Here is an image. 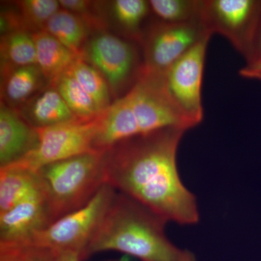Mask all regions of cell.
<instances>
[{"instance_id": "obj_17", "label": "cell", "mask_w": 261, "mask_h": 261, "mask_svg": "<svg viewBox=\"0 0 261 261\" xmlns=\"http://www.w3.org/2000/svg\"><path fill=\"white\" fill-rule=\"evenodd\" d=\"M1 69L37 65L36 47L32 32L18 30L1 38Z\"/></svg>"}, {"instance_id": "obj_5", "label": "cell", "mask_w": 261, "mask_h": 261, "mask_svg": "<svg viewBox=\"0 0 261 261\" xmlns=\"http://www.w3.org/2000/svg\"><path fill=\"white\" fill-rule=\"evenodd\" d=\"M116 192L106 184L87 205L36 233L25 247H43L54 251L73 250L81 255L102 222Z\"/></svg>"}, {"instance_id": "obj_27", "label": "cell", "mask_w": 261, "mask_h": 261, "mask_svg": "<svg viewBox=\"0 0 261 261\" xmlns=\"http://www.w3.org/2000/svg\"><path fill=\"white\" fill-rule=\"evenodd\" d=\"M53 261H82L80 252L73 250H63L56 251Z\"/></svg>"}, {"instance_id": "obj_1", "label": "cell", "mask_w": 261, "mask_h": 261, "mask_svg": "<svg viewBox=\"0 0 261 261\" xmlns=\"http://www.w3.org/2000/svg\"><path fill=\"white\" fill-rule=\"evenodd\" d=\"M186 130L167 128L122 141L105 151L106 184L167 222L200 219L195 195L181 181L177 152Z\"/></svg>"}, {"instance_id": "obj_26", "label": "cell", "mask_w": 261, "mask_h": 261, "mask_svg": "<svg viewBox=\"0 0 261 261\" xmlns=\"http://www.w3.org/2000/svg\"><path fill=\"white\" fill-rule=\"evenodd\" d=\"M261 58V12L258 23H257L256 34H255V41H254L253 48L251 58L247 63H252Z\"/></svg>"}, {"instance_id": "obj_28", "label": "cell", "mask_w": 261, "mask_h": 261, "mask_svg": "<svg viewBox=\"0 0 261 261\" xmlns=\"http://www.w3.org/2000/svg\"><path fill=\"white\" fill-rule=\"evenodd\" d=\"M106 261H126L123 260V259H121V260H108ZM182 261H196L195 257L194 256L193 254L191 253V252H187L186 256H185V258L183 259Z\"/></svg>"}, {"instance_id": "obj_15", "label": "cell", "mask_w": 261, "mask_h": 261, "mask_svg": "<svg viewBox=\"0 0 261 261\" xmlns=\"http://www.w3.org/2000/svg\"><path fill=\"white\" fill-rule=\"evenodd\" d=\"M37 65L49 84L80 58L45 31L32 33Z\"/></svg>"}, {"instance_id": "obj_9", "label": "cell", "mask_w": 261, "mask_h": 261, "mask_svg": "<svg viewBox=\"0 0 261 261\" xmlns=\"http://www.w3.org/2000/svg\"><path fill=\"white\" fill-rule=\"evenodd\" d=\"M210 39L207 37L197 43L163 75L170 97L195 126L203 119L202 80Z\"/></svg>"}, {"instance_id": "obj_14", "label": "cell", "mask_w": 261, "mask_h": 261, "mask_svg": "<svg viewBox=\"0 0 261 261\" xmlns=\"http://www.w3.org/2000/svg\"><path fill=\"white\" fill-rule=\"evenodd\" d=\"M49 84L37 65L18 67L2 72L3 102L18 109Z\"/></svg>"}, {"instance_id": "obj_24", "label": "cell", "mask_w": 261, "mask_h": 261, "mask_svg": "<svg viewBox=\"0 0 261 261\" xmlns=\"http://www.w3.org/2000/svg\"><path fill=\"white\" fill-rule=\"evenodd\" d=\"M24 246L0 244V261H20Z\"/></svg>"}, {"instance_id": "obj_25", "label": "cell", "mask_w": 261, "mask_h": 261, "mask_svg": "<svg viewBox=\"0 0 261 261\" xmlns=\"http://www.w3.org/2000/svg\"><path fill=\"white\" fill-rule=\"evenodd\" d=\"M239 74L248 80L261 81V58L252 63H247L240 70Z\"/></svg>"}, {"instance_id": "obj_20", "label": "cell", "mask_w": 261, "mask_h": 261, "mask_svg": "<svg viewBox=\"0 0 261 261\" xmlns=\"http://www.w3.org/2000/svg\"><path fill=\"white\" fill-rule=\"evenodd\" d=\"M103 111L111 106L112 93L108 82L94 66L81 57L66 70Z\"/></svg>"}, {"instance_id": "obj_12", "label": "cell", "mask_w": 261, "mask_h": 261, "mask_svg": "<svg viewBox=\"0 0 261 261\" xmlns=\"http://www.w3.org/2000/svg\"><path fill=\"white\" fill-rule=\"evenodd\" d=\"M15 110L36 128H47L79 119L50 84Z\"/></svg>"}, {"instance_id": "obj_19", "label": "cell", "mask_w": 261, "mask_h": 261, "mask_svg": "<svg viewBox=\"0 0 261 261\" xmlns=\"http://www.w3.org/2000/svg\"><path fill=\"white\" fill-rule=\"evenodd\" d=\"M50 84L58 90L72 113L80 120L95 119L102 112L76 80L65 71Z\"/></svg>"}, {"instance_id": "obj_11", "label": "cell", "mask_w": 261, "mask_h": 261, "mask_svg": "<svg viewBox=\"0 0 261 261\" xmlns=\"http://www.w3.org/2000/svg\"><path fill=\"white\" fill-rule=\"evenodd\" d=\"M37 128L29 124L14 108L1 102L0 168L18 163L35 147Z\"/></svg>"}, {"instance_id": "obj_16", "label": "cell", "mask_w": 261, "mask_h": 261, "mask_svg": "<svg viewBox=\"0 0 261 261\" xmlns=\"http://www.w3.org/2000/svg\"><path fill=\"white\" fill-rule=\"evenodd\" d=\"M89 27L82 17L61 8L48 20L44 31L81 57L89 39Z\"/></svg>"}, {"instance_id": "obj_3", "label": "cell", "mask_w": 261, "mask_h": 261, "mask_svg": "<svg viewBox=\"0 0 261 261\" xmlns=\"http://www.w3.org/2000/svg\"><path fill=\"white\" fill-rule=\"evenodd\" d=\"M105 153V151H91L51 163L36 171L51 224L87 205L106 185Z\"/></svg>"}, {"instance_id": "obj_10", "label": "cell", "mask_w": 261, "mask_h": 261, "mask_svg": "<svg viewBox=\"0 0 261 261\" xmlns=\"http://www.w3.org/2000/svg\"><path fill=\"white\" fill-rule=\"evenodd\" d=\"M51 224L44 195L23 201L0 214V244L25 246L33 237Z\"/></svg>"}, {"instance_id": "obj_13", "label": "cell", "mask_w": 261, "mask_h": 261, "mask_svg": "<svg viewBox=\"0 0 261 261\" xmlns=\"http://www.w3.org/2000/svg\"><path fill=\"white\" fill-rule=\"evenodd\" d=\"M42 195V185L36 171L16 166L0 168V214Z\"/></svg>"}, {"instance_id": "obj_7", "label": "cell", "mask_w": 261, "mask_h": 261, "mask_svg": "<svg viewBox=\"0 0 261 261\" xmlns=\"http://www.w3.org/2000/svg\"><path fill=\"white\" fill-rule=\"evenodd\" d=\"M260 12L261 0H203L202 23L211 34L228 39L247 63Z\"/></svg>"}, {"instance_id": "obj_23", "label": "cell", "mask_w": 261, "mask_h": 261, "mask_svg": "<svg viewBox=\"0 0 261 261\" xmlns=\"http://www.w3.org/2000/svg\"><path fill=\"white\" fill-rule=\"evenodd\" d=\"M56 251L43 247H24L20 261H53Z\"/></svg>"}, {"instance_id": "obj_8", "label": "cell", "mask_w": 261, "mask_h": 261, "mask_svg": "<svg viewBox=\"0 0 261 261\" xmlns=\"http://www.w3.org/2000/svg\"><path fill=\"white\" fill-rule=\"evenodd\" d=\"M211 36L202 22L176 24L157 20L149 25L141 41L144 70L163 75L197 43Z\"/></svg>"}, {"instance_id": "obj_4", "label": "cell", "mask_w": 261, "mask_h": 261, "mask_svg": "<svg viewBox=\"0 0 261 261\" xmlns=\"http://www.w3.org/2000/svg\"><path fill=\"white\" fill-rule=\"evenodd\" d=\"M81 58L99 70L118 99L128 92L144 70L143 58L136 43L101 32L88 39Z\"/></svg>"}, {"instance_id": "obj_22", "label": "cell", "mask_w": 261, "mask_h": 261, "mask_svg": "<svg viewBox=\"0 0 261 261\" xmlns=\"http://www.w3.org/2000/svg\"><path fill=\"white\" fill-rule=\"evenodd\" d=\"M15 5L24 29L32 33L44 31L48 20L61 9L56 0H23Z\"/></svg>"}, {"instance_id": "obj_21", "label": "cell", "mask_w": 261, "mask_h": 261, "mask_svg": "<svg viewBox=\"0 0 261 261\" xmlns=\"http://www.w3.org/2000/svg\"><path fill=\"white\" fill-rule=\"evenodd\" d=\"M151 11L166 23L202 22L203 0H150Z\"/></svg>"}, {"instance_id": "obj_6", "label": "cell", "mask_w": 261, "mask_h": 261, "mask_svg": "<svg viewBox=\"0 0 261 261\" xmlns=\"http://www.w3.org/2000/svg\"><path fill=\"white\" fill-rule=\"evenodd\" d=\"M98 117L88 121L77 119L37 128L38 138L35 147L23 159L10 166L37 171L51 163L95 150L94 145Z\"/></svg>"}, {"instance_id": "obj_18", "label": "cell", "mask_w": 261, "mask_h": 261, "mask_svg": "<svg viewBox=\"0 0 261 261\" xmlns=\"http://www.w3.org/2000/svg\"><path fill=\"white\" fill-rule=\"evenodd\" d=\"M114 20L130 41L140 42L147 30L146 20L152 13L149 1L116 0L111 3Z\"/></svg>"}, {"instance_id": "obj_2", "label": "cell", "mask_w": 261, "mask_h": 261, "mask_svg": "<svg viewBox=\"0 0 261 261\" xmlns=\"http://www.w3.org/2000/svg\"><path fill=\"white\" fill-rule=\"evenodd\" d=\"M167 223L140 202L117 192L102 222L81 253V260L113 250L141 261H182L188 251L168 240L165 232Z\"/></svg>"}]
</instances>
